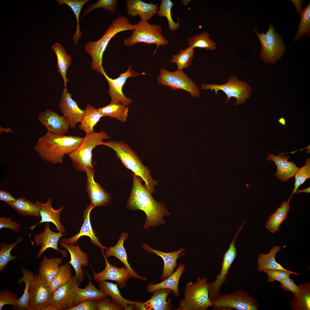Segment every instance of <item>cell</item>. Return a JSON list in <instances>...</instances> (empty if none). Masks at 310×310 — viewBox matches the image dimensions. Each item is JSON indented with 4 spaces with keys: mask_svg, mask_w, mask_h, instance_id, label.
I'll use <instances>...</instances> for the list:
<instances>
[{
    "mask_svg": "<svg viewBox=\"0 0 310 310\" xmlns=\"http://www.w3.org/2000/svg\"><path fill=\"white\" fill-rule=\"evenodd\" d=\"M86 273L89 278V282L84 288H78L75 299L74 306L85 301L97 300L109 297L107 294L96 288L92 283L89 275L86 272Z\"/></svg>",
    "mask_w": 310,
    "mask_h": 310,
    "instance_id": "37",
    "label": "cell"
},
{
    "mask_svg": "<svg viewBox=\"0 0 310 310\" xmlns=\"http://www.w3.org/2000/svg\"><path fill=\"white\" fill-rule=\"evenodd\" d=\"M52 198L49 197L45 203L38 201L35 202V203L40 208L39 212L41 220L37 224L29 227L31 231L39 224L50 222L55 225L57 230L58 231L64 232L65 231L64 227L60 221V213L64 208L61 206L57 210L54 209L52 206Z\"/></svg>",
    "mask_w": 310,
    "mask_h": 310,
    "instance_id": "24",
    "label": "cell"
},
{
    "mask_svg": "<svg viewBox=\"0 0 310 310\" xmlns=\"http://www.w3.org/2000/svg\"><path fill=\"white\" fill-rule=\"evenodd\" d=\"M290 156L282 154H278L277 156L269 154L266 159L268 161H272L275 164L277 171L275 173V176L281 181L286 182L294 175L299 169L293 162L288 161Z\"/></svg>",
    "mask_w": 310,
    "mask_h": 310,
    "instance_id": "26",
    "label": "cell"
},
{
    "mask_svg": "<svg viewBox=\"0 0 310 310\" xmlns=\"http://www.w3.org/2000/svg\"><path fill=\"white\" fill-rule=\"evenodd\" d=\"M128 236L127 233L123 232L116 244L106 250L104 253L105 256L107 258L111 256H114L120 260L127 269L132 277L135 279L147 280L146 278L140 276L136 273L131 268L128 262V258L124 246V242L127 239Z\"/></svg>",
    "mask_w": 310,
    "mask_h": 310,
    "instance_id": "28",
    "label": "cell"
},
{
    "mask_svg": "<svg viewBox=\"0 0 310 310\" xmlns=\"http://www.w3.org/2000/svg\"><path fill=\"white\" fill-rule=\"evenodd\" d=\"M72 277L71 267L68 263L59 266V270L50 286L52 293L67 283Z\"/></svg>",
    "mask_w": 310,
    "mask_h": 310,
    "instance_id": "47",
    "label": "cell"
},
{
    "mask_svg": "<svg viewBox=\"0 0 310 310\" xmlns=\"http://www.w3.org/2000/svg\"><path fill=\"white\" fill-rule=\"evenodd\" d=\"M108 297L96 300L98 310H121L124 309L120 305L111 301Z\"/></svg>",
    "mask_w": 310,
    "mask_h": 310,
    "instance_id": "52",
    "label": "cell"
},
{
    "mask_svg": "<svg viewBox=\"0 0 310 310\" xmlns=\"http://www.w3.org/2000/svg\"><path fill=\"white\" fill-rule=\"evenodd\" d=\"M59 108L63 116L67 118L70 123L71 129L75 128L77 124L81 122L85 110L79 107L77 102L72 98L71 94L63 89L59 103Z\"/></svg>",
    "mask_w": 310,
    "mask_h": 310,
    "instance_id": "19",
    "label": "cell"
},
{
    "mask_svg": "<svg viewBox=\"0 0 310 310\" xmlns=\"http://www.w3.org/2000/svg\"><path fill=\"white\" fill-rule=\"evenodd\" d=\"M134 28V25L130 23L128 18L124 16L119 17L112 21L100 39L86 42L84 49L91 57L92 68L102 74L104 71L102 65L103 55L111 39L120 32L133 31Z\"/></svg>",
    "mask_w": 310,
    "mask_h": 310,
    "instance_id": "4",
    "label": "cell"
},
{
    "mask_svg": "<svg viewBox=\"0 0 310 310\" xmlns=\"http://www.w3.org/2000/svg\"><path fill=\"white\" fill-rule=\"evenodd\" d=\"M95 173L94 167L89 168L85 171L87 177L86 191L90 200V204L94 208L107 205L111 198V195L95 181Z\"/></svg>",
    "mask_w": 310,
    "mask_h": 310,
    "instance_id": "16",
    "label": "cell"
},
{
    "mask_svg": "<svg viewBox=\"0 0 310 310\" xmlns=\"http://www.w3.org/2000/svg\"><path fill=\"white\" fill-rule=\"evenodd\" d=\"M19 214L23 216H32L40 218L39 207L26 198H16L12 202L7 204Z\"/></svg>",
    "mask_w": 310,
    "mask_h": 310,
    "instance_id": "39",
    "label": "cell"
},
{
    "mask_svg": "<svg viewBox=\"0 0 310 310\" xmlns=\"http://www.w3.org/2000/svg\"><path fill=\"white\" fill-rule=\"evenodd\" d=\"M81 285L75 276L52 293L51 305L57 310H65L74 306L76 294Z\"/></svg>",
    "mask_w": 310,
    "mask_h": 310,
    "instance_id": "14",
    "label": "cell"
},
{
    "mask_svg": "<svg viewBox=\"0 0 310 310\" xmlns=\"http://www.w3.org/2000/svg\"><path fill=\"white\" fill-rule=\"evenodd\" d=\"M264 272L268 276V282H273L277 281L280 282L283 279L289 276L292 274L297 275L300 273L295 272L290 270L285 271L279 269H269L266 270Z\"/></svg>",
    "mask_w": 310,
    "mask_h": 310,
    "instance_id": "50",
    "label": "cell"
},
{
    "mask_svg": "<svg viewBox=\"0 0 310 310\" xmlns=\"http://www.w3.org/2000/svg\"><path fill=\"white\" fill-rule=\"evenodd\" d=\"M29 293L28 310H43L51 304V289L46 281L39 273L34 275Z\"/></svg>",
    "mask_w": 310,
    "mask_h": 310,
    "instance_id": "12",
    "label": "cell"
},
{
    "mask_svg": "<svg viewBox=\"0 0 310 310\" xmlns=\"http://www.w3.org/2000/svg\"><path fill=\"white\" fill-rule=\"evenodd\" d=\"M144 74V73H139L133 71L131 65L128 66V69L126 72L119 74V76L115 79L108 77L104 71L102 75L109 84L108 92L111 98V102L118 103L125 106L129 105L132 100L125 96L122 92L123 87L128 78H135L139 75Z\"/></svg>",
    "mask_w": 310,
    "mask_h": 310,
    "instance_id": "15",
    "label": "cell"
},
{
    "mask_svg": "<svg viewBox=\"0 0 310 310\" xmlns=\"http://www.w3.org/2000/svg\"><path fill=\"white\" fill-rule=\"evenodd\" d=\"M174 5L173 2L170 0H162L157 13L160 17L166 18L168 28L173 31H176L180 26L179 19H178L177 22H175L171 16V9Z\"/></svg>",
    "mask_w": 310,
    "mask_h": 310,
    "instance_id": "46",
    "label": "cell"
},
{
    "mask_svg": "<svg viewBox=\"0 0 310 310\" xmlns=\"http://www.w3.org/2000/svg\"><path fill=\"white\" fill-rule=\"evenodd\" d=\"M279 246H276L270 249V252L267 254L260 253L258 255L257 261V270L260 272H264L269 269H279L285 271L288 270L284 268L277 262L275 260L276 255L282 248Z\"/></svg>",
    "mask_w": 310,
    "mask_h": 310,
    "instance_id": "33",
    "label": "cell"
},
{
    "mask_svg": "<svg viewBox=\"0 0 310 310\" xmlns=\"http://www.w3.org/2000/svg\"><path fill=\"white\" fill-rule=\"evenodd\" d=\"M56 1L60 5L65 4L69 6L73 12L77 20V28L75 32L73 34V40L74 44L76 45L82 36V33L80 31L79 24V16L82 7L90 0H57Z\"/></svg>",
    "mask_w": 310,
    "mask_h": 310,
    "instance_id": "42",
    "label": "cell"
},
{
    "mask_svg": "<svg viewBox=\"0 0 310 310\" xmlns=\"http://www.w3.org/2000/svg\"><path fill=\"white\" fill-rule=\"evenodd\" d=\"M294 4L297 13L301 16V18L298 29L293 39L295 41L299 40L303 35L310 37V3L305 8H303L302 0H290Z\"/></svg>",
    "mask_w": 310,
    "mask_h": 310,
    "instance_id": "31",
    "label": "cell"
},
{
    "mask_svg": "<svg viewBox=\"0 0 310 310\" xmlns=\"http://www.w3.org/2000/svg\"><path fill=\"white\" fill-rule=\"evenodd\" d=\"M83 137L54 134L47 131L40 137L34 147L35 152L46 161L53 164L63 162L66 154L75 149Z\"/></svg>",
    "mask_w": 310,
    "mask_h": 310,
    "instance_id": "2",
    "label": "cell"
},
{
    "mask_svg": "<svg viewBox=\"0 0 310 310\" xmlns=\"http://www.w3.org/2000/svg\"><path fill=\"white\" fill-rule=\"evenodd\" d=\"M63 232H58L53 231L50 229V224L46 222L45 224L44 231L39 233L34 234L33 236L34 242L36 246H41V247L36 255V259H40L45 250L49 248L53 249L59 252L63 257H66L67 252L61 250L58 248V244L60 238L66 233Z\"/></svg>",
    "mask_w": 310,
    "mask_h": 310,
    "instance_id": "17",
    "label": "cell"
},
{
    "mask_svg": "<svg viewBox=\"0 0 310 310\" xmlns=\"http://www.w3.org/2000/svg\"><path fill=\"white\" fill-rule=\"evenodd\" d=\"M18 297L11 291L5 289L0 292V310L5 305H11L13 306L14 310L17 309V304Z\"/></svg>",
    "mask_w": 310,
    "mask_h": 310,
    "instance_id": "51",
    "label": "cell"
},
{
    "mask_svg": "<svg viewBox=\"0 0 310 310\" xmlns=\"http://www.w3.org/2000/svg\"><path fill=\"white\" fill-rule=\"evenodd\" d=\"M21 270L23 274V276L19 279L18 283L20 285L22 282H24L25 288L23 294L17 301V309L28 310L29 299V290L35 275L33 272L24 267H22Z\"/></svg>",
    "mask_w": 310,
    "mask_h": 310,
    "instance_id": "40",
    "label": "cell"
},
{
    "mask_svg": "<svg viewBox=\"0 0 310 310\" xmlns=\"http://www.w3.org/2000/svg\"><path fill=\"white\" fill-rule=\"evenodd\" d=\"M254 31L261 45L260 59L267 64H275L286 51L282 38L277 31L275 32L274 27L271 24L265 34L263 31L259 33L255 28Z\"/></svg>",
    "mask_w": 310,
    "mask_h": 310,
    "instance_id": "8",
    "label": "cell"
},
{
    "mask_svg": "<svg viewBox=\"0 0 310 310\" xmlns=\"http://www.w3.org/2000/svg\"><path fill=\"white\" fill-rule=\"evenodd\" d=\"M299 290L290 302L293 310H310V283L307 282L298 285Z\"/></svg>",
    "mask_w": 310,
    "mask_h": 310,
    "instance_id": "34",
    "label": "cell"
},
{
    "mask_svg": "<svg viewBox=\"0 0 310 310\" xmlns=\"http://www.w3.org/2000/svg\"><path fill=\"white\" fill-rule=\"evenodd\" d=\"M200 88L204 90L210 89L211 91L214 90L216 94H218V91H222L227 96L225 103H228L230 98L233 97L236 99L235 103L236 105L244 103L250 97L252 92L251 87L246 82L239 80L237 76L233 75L230 76L225 83L202 84Z\"/></svg>",
    "mask_w": 310,
    "mask_h": 310,
    "instance_id": "9",
    "label": "cell"
},
{
    "mask_svg": "<svg viewBox=\"0 0 310 310\" xmlns=\"http://www.w3.org/2000/svg\"><path fill=\"white\" fill-rule=\"evenodd\" d=\"M98 310L96 300H90L82 301L67 310Z\"/></svg>",
    "mask_w": 310,
    "mask_h": 310,
    "instance_id": "54",
    "label": "cell"
},
{
    "mask_svg": "<svg viewBox=\"0 0 310 310\" xmlns=\"http://www.w3.org/2000/svg\"><path fill=\"white\" fill-rule=\"evenodd\" d=\"M191 0H182V1L183 4L185 5H187L190 2Z\"/></svg>",
    "mask_w": 310,
    "mask_h": 310,
    "instance_id": "60",
    "label": "cell"
},
{
    "mask_svg": "<svg viewBox=\"0 0 310 310\" xmlns=\"http://www.w3.org/2000/svg\"><path fill=\"white\" fill-rule=\"evenodd\" d=\"M188 44L189 46L194 49L199 48L213 51L216 48V42L210 38L209 34L206 32L190 37L188 39Z\"/></svg>",
    "mask_w": 310,
    "mask_h": 310,
    "instance_id": "44",
    "label": "cell"
},
{
    "mask_svg": "<svg viewBox=\"0 0 310 310\" xmlns=\"http://www.w3.org/2000/svg\"><path fill=\"white\" fill-rule=\"evenodd\" d=\"M117 2V0H98L96 3L88 6L86 8L80 20L90 11L97 8H102L110 13H114L116 11Z\"/></svg>",
    "mask_w": 310,
    "mask_h": 310,
    "instance_id": "48",
    "label": "cell"
},
{
    "mask_svg": "<svg viewBox=\"0 0 310 310\" xmlns=\"http://www.w3.org/2000/svg\"><path fill=\"white\" fill-rule=\"evenodd\" d=\"M134 25L135 28L132 34L124 40V45L132 46L141 42L155 44L156 48L153 54L154 55L160 46L168 44V40L164 37L160 25L150 24L141 20Z\"/></svg>",
    "mask_w": 310,
    "mask_h": 310,
    "instance_id": "7",
    "label": "cell"
},
{
    "mask_svg": "<svg viewBox=\"0 0 310 310\" xmlns=\"http://www.w3.org/2000/svg\"><path fill=\"white\" fill-rule=\"evenodd\" d=\"M281 284V287L284 289V291H290L293 293L294 295L296 294L298 292L299 287L295 283L294 281L287 277L279 282Z\"/></svg>",
    "mask_w": 310,
    "mask_h": 310,
    "instance_id": "55",
    "label": "cell"
},
{
    "mask_svg": "<svg viewBox=\"0 0 310 310\" xmlns=\"http://www.w3.org/2000/svg\"><path fill=\"white\" fill-rule=\"evenodd\" d=\"M3 132L8 133H13V132L11 129L9 127L7 128H3L2 127H0V133H2Z\"/></svg>",
    "mask_w": 310,
    "mask_h": 310,
    "instance_id": "57",
    "label": "cell"
},
{
    "mask_svg": "<svg viewBox=\"0 0 310 310\" xmlns=\"http://www.w3.org/2000/svg\"><path fill=\"white\" fill-rule=\"evenodd\" d=\"M243 224L236 235L233 240L230 244L229 247L223 255L222 268L216 279L212 283H208L209 299L211 303L214 301L220 296L221 286L225 282L228 276L230 269L237 254L235 247V242L237 236L241 230Z\"/></svg>",
    "mask_w": 310,
    "mask_h": 310,
    "instance_id": "13",
    "label": "cell"
},
{
    "mask_svg": "<svg viewBox=\"0 0 310 310\" xmlns=\"http://www.w3.org/2000/svg\"><path fill=\"white\" fill-rule=\"evenodd\" d=\"M292 196L287 201L283 202L267 220L266 228L271 233L279 231L280 224L286 219L290 209L289 201Z\"/></svg>",
    "mask_w": 310,
    "mask_h": 310,
    "instance_id": "35",
    "label": "cell"
},
{
    "mask_svg": "<svg viewBox=\"0 0 310 310\" xmlns=\"http://www.w3.org/2000/svg\"><path fill=\"white\" fill-rule=\"evenodd\" d=\"M208 279L198 278L195 283L189 282L184 288L185 298L175 310H206L211 307L209 297Z\"/></svg>",
    "mask_w": 310,
    "mask_h": 310,
    "instance_id": "6",
    "label": "cell"
},
{
    "mask_svg": "<svg viewBox=\"0 0 310 310\" xmlns=\"http://www.w3.org/2000/svg\"><path fill=\"white\" fill-rule=\"evenodd\" d=\"M211 307L217 310H257V301L246 291L238 289L234 292L220 295L211 303Z\"/></svg>",
    "mask_w": 310,
    "mask_h": 310,
    "instance_id": "10",
    "label": "cell"
},
{
    "mask_svg": "<svg viewBox=\"0 0 310 310\" xmlns=\"http://www.w3.org/2000/svg\"><path fill=\"white\" fill-rule=\"evenodd\" d=\"M157 80L158 84L169 87L172 90H185L192 97H197L200 96L199 87L183 70L171 72L161 69Z\"/></svg>",
    "mask_w": 310,
    "mask_h": 310,
    "instance_id": "11",
    "label": "cell"
},
{
    "mask_svg": "<svg viewBox=\"0 0 310 310\" xmlns=\"http://www.w3.org/2000/svg\"><path fill=\"white\" fill-rule=\"evenodd\" d=\"M142 247L149 255L153 253L162 259L164 262V266L163 272L160 276L161 281L167 279L173 273L174 270L177 266V259L179 257L186 254V253H182L185 250L183 247L179 249L177 251L164 252L153 249L148 244L145 243L142 244Z\"/></svg>",
    "mask_w": 310,
    "mask_h": 310,
    "instance_id": "23",
    "label": "cell"
},
{
    "mask_svg": "<svg viewBox=\"0 0 310 310\" xmlns=\"http://www.w3.org/2000/svg\"><path fill=\"white\" fill-rule=\"evenodd\" d=\"M310 187L302 190H300L299 189H298L297 190L296 193H299L302 192H305L306 193H309L310 191Z\"/></svg>",
    "mask_w": 310,
    "mask_h": 310,
    "instance_id": "58",
    "label": "cell"
},
{
    "mask_svg": "<svg viewBox=\"0 0 310 310\" xmlns=\"http://www.w3.org/2000/svg\"><path fill=\"white\" fill-rule=\"evenodd\" d=\"M125 2L128 15L133 17L139 15L144 21L150 20L159 9L158 3H147L141 0H126Z\"/></svg>",
    "mask_w": 310,
    "mask_h": 310,
    "instance_id": "27",
    "label": "cell"
},
{
    "mask_svg": "<svg viewBox=\"0 0 310 310\" xmlns=\"http://www.w3.org/2000/svg\"><path fill=\"white\" fill-rule=\"evenodd\" d=\"M132 177L133 185L127 204V208L132 210H140L145 212L146 218L144 226L145 229L165 224L163 218L170 214L165 205L154 199L139 177L134 174Z\"/></svg>",
    "mask_w": 310,
    "mask_h": 310,
    "instance_id": "1",
    "label": "cell"
},
{
    "mask_svg": "<svg viewBox=\"0 0 310 310\" xmlns=\"http://www.w3.org/2000/svg\"><path fill=\"white\" fill-rule=\"evenodd\" d=\"M194 53V49L190 46L180 49L178 53L172 55L170 62L176 64L177 70H183L191 65Z\"/></svg>",
    "mask_w": 310,
    "mask_h": 310,
    "instance_id": "43",
    "label": "cell"
},
{
    "mask_svg": "<svg viewBox=\"0 0 310 310\" xmlns=\"http://www.w3.org/2000/svg\"><path fill=\"white\" fill-rule=\"evenodd\" d=\"M11 218L5 217L0 218V229L6 228L9 229L16 232H18L21 228V225L11 220Z\"/></svg>",
    "mask_w": 310,
    "mask_h": 310,
    "instance_id": "53",
    "label": "cell"
},
{
    "mask_svg": "<svg viewBox=\"0 0 310 310\" xmlns=\"http://www.w3.org/2000/svg\"><path fill=\"white\" fill-rule=\"evenodd\" d=\"M184 264H180L175 271L169 277L161 282L156 284H150L146 286V290L149 292L153 293L157 290L164 288L170 289L174 295H180L178 289V284L180 277L185 268Z\"/></svg>",
    "mask_w": 310,
    "mask_h": 310,
    "instance_id": "30",
    "label": "cell"
},
{
    "mask_svg": "<svg viewBox=\"0 0 310 310\" xmlns=\"http://www.w3.org/2000/svg\"><path fill=\"white\" fill-rule=\"evenodd\" d=\"M172 290L167 288H162L154 292L151 297L147 301H138L134 304V309L140 310H169L173 308L170 299L167 300L168 295Z\"/></svg>",
    "mask_w": 310,
    "mask_h": 310,
    "instance_id": "22",
    "label": "cell"
},
{
    "mask_svg": "<svg viewBox=\"0 0 310 310\" xmlns=\"http://www.w3.org/2000/svg\"><path fill=\"white\" fill-rule=\"evenodd\" d=\"M38 120L46 127L47 131L54 134L64 135L68 131L70 127L68 119L51 109H47L40 113Z\"/></svg>",
    "mask_w": 310,
    "mask_h": 310,
    "instance_id": "20",
    "label": "cell"
},
{
    "mask_svg": "<svg viewBox=\"0 0 310 310\" xmlns=\"http://www.w3.org/2000/svg\"><path fill=\"white\" fill-rule=\"evenodd\" d=\"M24 238L19 237L14 242L10 244L2 243L0 244V272L3 270L11 261L19 257L11 255V250L18 243L22 241Z\"/></svg>",
    "mask_w": 310,
    "mask_h": 310,
    "instance_id": "45",
    "label": "cell"
},
{
    "mask_svg": "<svg viewBox=\"0 0 310 310\" xmlns=\"http://www.w3.org/2000/svg\"><path fill=\"white\" fill-rule=\"evenodd\" d=\"M129 108L123 105L117 103L111 102L108 105L97 109L102 117H109L111 118H115L122 122L126 121L128 116Z\"/></svg>",
    "mask_w": 310,
    "mask_h": 310,
    "instance_id": "41",
    "label": "cell"
},
{
    "mask_svg": "<svg viewBox=\"0 0 310 310\" xmlns=\"http://www.w3.org/2000/svg\"><path fill=\"white\" fill-rule=\"evenodd\" d=\"M93 208V207L90 204L87 205L86 207L84 213L83 224L78 233L69 239L62 238L61 240L68 244L76 245L78 244V240L81 237L87 236L90 238L92 243L100 249L102 252H104V249H108V248L101 244L92 228L90 221V214Z\"/></svg>",
    "mask_w": 310,
    "mask_h": 310,
    "instance_id": "25",
    "label": "cell"
},
{
    "mask_svg": "<svg viewBox=\"0 0 310 310\" xmlns=\"http://www.w3.org/2000/svg\"><path fill=\"white\" fill-rule=\"evenodd\" d=\"M102 253L105 259V267L102 271L99 273L95 272L92 269L94 280L97 282L108 280H113L117 282L119 288L125 287L127 281L132 277L129 272L125 266L117 268L111 264L104 252Z\"/></svg>",
    "mask_w": 310,
    "mask_h": 310,
    "instance_id": "18",
    "label": "cell"
},
{
    "mask_svg": "<svg viewBox=\"0 0 310 310\" xmlns=\"http://www.w3.org/2000/svg\"><path fill=\"white\" fill-rule=\"evenodd\" d=\"M101 145L106 146L113 150L123 165L144 182L146 189L151 194L154 192L155 186L157 185L158 181L152 178L149 169L143 164L137 154L127 144L122 141L109 140L107 142H103Z\"/></svg>",
    "mask_w": 310,
    "mask_h": 310,
    "instance_id": "3",
    "label": "cell"
},
{
    "mask_svg": "<svg viewBox=\"0 0 310 310\" xmlns=\"http://www.w3.org/2000/svg\"><path fill=\"white\" fill-rule=\"evenodd\" d=\"M51 49L56 55L58 71L63 78L64 89L66 90L68 81L66 73L71 65L72 60L71 56L67 53L63 46L58 43H55L52 46Z\"/></svg>",
    "mask_w": 310,
    "mask_h": 310,
    "instance_id": "36",
    "label": "cell"
},
{
    "mask_svg": "<svg viewBox=\"0 0 310 310\" xmlns=\"http://www.w3.org/2000/svg\"><path fill=\"white\" fill-rule=\"evenodd\" d=\"M110 138L108 134L103 130L86 134L78 147L68 154L73 168L78 171L85 173L88 168L94 167L92 150L96 146L101 145L104 140Z\"/></svg>",
    "mask_w": 310,
    "mask_h": 310,
    "instance_id": "5",
    "label": "cell"
},
{
    "mask_svg": "<svg viewBox=\"0 0 310 310\" xmlns=\"http://www.w3.org/2000/svg\"><path fill=\"white\" fill-rule=\"evenodd\" d=\"M294 177L295 178L294 188L291 195L296 193L298 187L303 184L307 179L310 178V159H307L305 165L299 168L296 172Z\"/></svg>",
    "mask_w": 310,
    "mask_h": 310,
    "instance_id": "49",
    "label": "cell"
},
{
    "mask_svg": "<svg viewBox=\"0 0 310 310\" xmlns=\"http://www.w3.org/2000/svg\"><path fill=\"white\" fill-rule=\"evenodd\" d=\"M16 198H14L9 191L4 190H0V200L7 204L14 201Z\"/></svg>",
    "mask_w": 310,
    "mask_h": 310,
    "instance_id": "56",
    "label": "cell"
},
{
    "mask_svg": "<svg viewBox=\"0 0 310 310\" xmlns=\"http://www.w3.org/2000/svg\"><path fill=\"white\" fill-rule=\"evenodd\" d=\"M59 244L66 249L70 254V260L69 263L73 268L75 272V276L80 283L84 280V272L82 266L86 267L89 263L87 253L83 252L78 244H68L61 240Z\"/></svg>",
    "mask_w": 310,
    "mask_h": 310,
    "instance_id": "21",
    "label": "cell"
},
{
    "mask_svg": "<svg viewBox=\"0 0 310 310\" xmlns=\"http://www.w3.org/2000/svg\"><path fill=\"white\" fill-rule=\"evenodd\" d=\"M62 258L53 257L48 258L43 255L39 268V273L46 281L50 286L59 269Z\"/></svg>",
    "mask_w": 310,
    "mask_h": 310,
    "instance_id": "32",
    "label": "cell"
},
{
    "mask_svg": "<svg viewBox=\"0 0 310 310\" xmlns=\"http://www.w3.org/2000/svg\"><path fill=\"white\" fill-rule=\"evenodd\" d=\"M57 310V309L54 306H52L51 305H48L46 307L44 308L43 310Z\"/></svg>",
    "mask_w": 310,
    "mask_h": 310,
    "instance_id": "59",
    "label": "cell"
},
{
    "mask_svg": "<svg viewBox=\"0 0 310 310\" xmlns=\"http://www.w3.org/2000/svg\"><path fill=\"white\" fill-rule=\"evenodd\" d=\"M118 284L105 280L98 282L99 290L110 297L113 302L121 306L124 310L134 309L133 305L138 301H132L124 298L120 294Z\"/></svg>",
    "mask_w": 310,
    "mask_h": 310,
    "instance_id": "29",
    "label": "cell"
},
{
    "mask_svg": "<svg viewBox=\"0 0 310 310\" xmlns=\"http://www.w3.org/2000/svg\"><path fill=\"white\" fill-rule=\"evenodd\" d=\"M84 115L78 126L80 130L84 131L86 134L94 132V126L103 117L101 113L91 105H87L85 110Z\"/></svg>",
    "mask_w": 310,
    "mask_h": 310,
    "instance_id": "38",
    "label": "cell"
}]
</instances>
